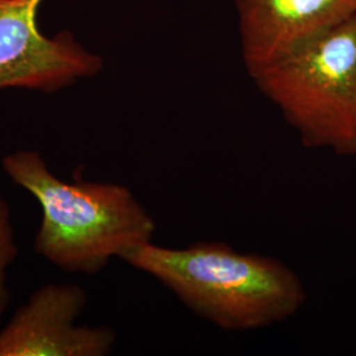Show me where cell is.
Returning <instances> with one entry per match:
<instances>
[{"label":"cell","mask_w":356,"mask_h":356,"mask_svg":"<svg viewBox=\"0 0 356 356\" xmlns=\"http://www.w3.org/2000/svg\"><path fill=\"white\" fill-rule=\"evenodd\" d=\"M1 165L40 204L42 219L35 250L56 267L95 273L111 259L124 260L152 242L156 223L126 186L60 179L36 151L10 153Z\"/></svg>","instance_id":"obj_2"},{"label":"cell","mask_w":356,"mask_h":356,"mask_svg":"<svg viewBox=\"0 0 356 356\" xmlns=\"http://www.w3.org/2000/svg\"><path fill=\"white\" fill-rule=\"evenodd\" d=\"M17 254L13 236L10 207L0 194V321L11 304V292L7 285V270Z\"/></svg>","instance_id":"obj_7"},{"label":"cell","mask_w":356,"mask_h":356,"mask_svg":"<svg viewBox=\"0 0 356 356\" xmlns=\"http://www.w3.org/2000/svg\"><path fill=\"white\" fill-rule=\"evenodd\" d=\"M244 66L254 76L356 15V0H234Z\"/></svg>","instance_id":"obj_6"},{"label":"cell","mask_w":356,"mask_h":356,"mask_svg":"<svg viewBox=\"0 0 356 356\" xmlns=\"http://www.w3.org/2000/svg\"><path fill=\"white\" fill-rule=\"evenodd\" d=\"M76 284L38 288L0 331V356H106L116 334L106 326H81L76 321L86 305Z\"/></svg>","instance_id":"obj_5"},{"label":"cell","mask_w":356,"mask_h":356,"mask_svg":"<svg viewBox=\"0 0 356 356\" xmlns=\"http://www.w3.org/2000/svg\"><path fill=\"white\" fill-rule=\"evenodd\" d=\"M42 0H0V90L53 92L95 76L101 56L88 51L70 32L53 38L38 29Z\"/></svg>","instance_id":"obj_4"},{"label":"cell","mask_w":356,"mask_h":356,"mask_svg":"<svg viewBox=\"0 0 356 356\" xmlns=\"http://www.w3.org/2000/svg\"><path fill=\"white\" fill-rule=\"evenodd\" d=\"M123 261L160 281L195 314L223 330L279 323L306 300L302 281L281 260L242 254L223 243L184 248L147 243Z\"/></svg>","instance_id":"obj_1"},{"label":"cell","mask_w":356,"mask_h":356,"mask_svg":"<svg viewBox=\"0 0 356 356\" xmlns=\"http://www.w3.org/2000/svg\"><path fill=\"white\" fill-rule=\"evenodd\" d=\"M306 148L356 153V15L251 76Z\"/></svg>","instance_id":"obj_3"}]
</instances>
